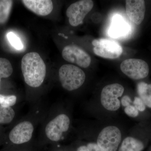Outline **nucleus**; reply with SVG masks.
Here are the masks:
<instances>
[{
	"label": "nucleus",
	"mask_w": 151,
	"mask_h": 151,
	"mask_svg": "<svg viewBox=\"0 0 151 151\" xmlns=\"http://www.w3.org/2000/svg\"><path fill=\"white\" fill-rule=\"evenodd\" d=\"M21 68L25 82L28 85L37 88L43 83L46 76V65L37 52L25 55L22 59Z\"/></svg>",
	"instance_id": "obj_1"
},
{
	"label": "nucleus",
	"mask_w": 151,
	"mask_h": 151,
	"mask_svg": "<svg viewBox=\"0 0 151 151\" xmlns=\"http://www.w3.org/2000/svg\"><path fill=\"white\" fill-rule=\"evenodd\" d=\"M58 74L62 87L69 91L80 88L84 84L86 78L85 73L82 69L71 64L61 66Z\"/></svg>",
	"instance_id": "obj_2"
},
{
	"label": "nucleus",
	"mask_w": 151,
	"mask_h": 151,
	"mask_svg": "<svg viewBox=\"0 0 151 151\" xmlns=\"http://www.w3.org/2000/svg\"><path fill=\"white\" fill-rule=\"evenodd\" d=\"M124 91V86L118 83L105 86L101 92V104L108 111H117L121 106V101L119 98L122 96Z\"/></svg>",
	"instance_id": "obj_3"
},
{
	"label": "nucleus",
	"mask_w": 151,
	"mask_h": 151,
	"mask_svg": "<svg viewBox=\"0 0 151 151\" xmlns=\"http://www.w3.org/2000/svg\"><path fill=\"white\" fill-rule=\"evenodd\" d=\"M92 44L94 54L103 58L116 59L123 52L122 46L115 41L104 38L94 39Z\"/></svg>",
	"instance_id": "obj_4"
},
{
	"label": "nucleus",
	"mask_w": 151,
	"mask_h": 151,
	"mask_svg": "<svg viewBox=\"0 0 151 151\" xmlns=\"http://www.w3.org/2000/svg\"><path fill=\"white\" fill-rule=\"evenodd\" d=\"M121 140L122 133L119 128L108 126L100 132L97 144L104 151H117Z\"/></svg>",
	"instance_id": "obj_5"
},
{
	"label": "nucleus",
	"mask_w": 151,
	"mask_h": 151,
	"mask_svg": "<svg viewBox=\"0 0 151 151\" xmlns=\"http://www.w3.org/2000/svg\"><path fill=\"white\" fill-rule=\"evenodd\" d=\"M93 6L94 2L92 0H81L70 5L66 12L70 25L76 27L81 24Z\"/></svg>",
	"instance_id": "obj_6"
},
{
	"label": "nucleus",
	"mask_w": 151,
	"mask_h": 151,
	"mask_svg": "<svg viewBox=\"0 0 151 151\" xmlns=\"http://www.w3.org/2000/svg\"><path fill=\"white\" fill-rule=\"evenodd\" d=\"M123 73L132 79H142L147 76L149 67L147 63L142 59L129 58L123 61L120 65Z\"/></svg>",
	"instance_id": "obj_7"
},
{
	"label": "nucleus",
	"mask_w": 151,
	"mask_h": 151,
	"mask_svg": "<svg viewBox=\"0 0 151 151\" xmlns=\"http://www.w3.org/2000/svg\"><path fill=\"white\" fill-rule=\"evenodd\" d=\"M70 124V119L67 115L59 114L46 125L45 133L47 137L52 142L60 140L63 133L69 129Z\"/></svg>",
	"instance_id": "obj_8"
},
{
	"label": "nucleus",
	"mask_w": 151,
	"mask_h": 151,
	"mask_svg": "<svg viewBox=\"0 0 151 151\" xmlns=\"http://www.w3.org/2000/svg\"><path fill=\"white\" fill-rule=\"evenodd\" d=\"M63 59L71 63H75L83 68L89 67L91 64V57L84 50L76 45H67L63 50Z\"/></svg>",
	"instance_id": "obj_9"
},
{
	"label": "nucleus",
	"mask_w": 151,
	"mask_h": 151,
	"mask_svg": "<svg viewBox=\"0 0 151 151\" xmlns=\"http://www.w3.org/2000/svg\"><path fill=\"white\" fill-rule=\"evenodd\" d=\"M34 129L31 122L29 121L20 122L14 127L9 133V140L16 145L27 142L32 137Z\"/></svg>",
	"instance_id": "obj_10"
},
{
	"label": "nucleus",
	"mask_w": 151,
	"mask_h": 151,
	"mask_svg": "<svg viewBox=\"0 0 151 151\" xmlns=\"http://www.w3.org/2000/svg\"><path fill=\"white\" fill-rule=\"evenodd\" d=\"M126 12L130 21L136 25L142 23L145 18L146 6L143 0L126 1Z\"/></svg>",
	"instance_id": "obj_11"
},
{
	"label": "nucleus",
	"mask_w": 151,
	"mask_h": 151,
	"mask_svg": "<svg viewBox=\"0 0 151 151\" xmlns=\"http://www.w3.org/2000/svg\"><path fill=\"white\" fill-rule=\"evenodd\" d=\"M25 6L40 16H45L51 13L53 9L52 1L50 0H23Z\"/></svg>",
	"instance_id": "obj_12"
},
{
	"label": "nucleus",
	"mask_w": 151,
	"mask_h": 151,
	"mask_svg": "<svg viewBox=\"0 0 151 151\" xmlns=\"http://www.w3.org/2000/svg\"><path fill=\"white\" fill-rule=\"evenodd\" d=\"M129 30V25L123 18L119 15H116L112 19L108 34L111 37L118 38L127 35Z\"/></svg>",
	"instance_id": "obj_13"
},
{
	"label": "nucleus",
	"mask_w": 151,
	"mask_h": 151,
	"mask_svg": "<svg viewBox=\"0 0 151 151\" xmlns=\"http://www.w3.org/2000/svg\"><path fill=\"white\" fill-rule=\"evenodd\" d=\"M144 149L142 142L132 137L125 138L119 151H142Z\"/></svg>",
	"instance_id": "obj_14"
},
{
	"label": "nucleus",
	"mask_w": 151,
	"mask_h": 151,
	"mask_svg": "<svg viewBox=\"0 0 151 151\" xmlns=\"http://www.w3.org/2000/svg\"><path fill=\"white\" fill-rule=\"evenodd\" d=\"M137 92L146 106L151 108V84L141 82L137 85Z\"/></svg>",
	"instance_id": "obj_15"
},
{
	"label": "nucleus",
	"mask_w": 151,
	"mask_h": 151,
	"mask_svg": "<svg viewBox=\"0 0 151 151\" xmlns=\"http://www.w3.org/2000/svg\"><path fill=\"white\" fill-rule=\"evenodd\" d=\"M13 1L10 0L0 1V24H3L7 21L9 17Z\"/></svg>",
	"instance_id": "obj_16"
},
{
	"label": "nucleus",
	"mask_w": 151,
	"mask_h": 151,
	"mask_svg": "<svg viewBox=\"0 0 151 151\" xmlns=\"http://www.w3.org/2000/svg\"><path fill=\"white\" fill-rule=\"evenodd\" d=\"M15 116V112L12 107L0 106V124H7L12 123Z\"/></svg>",
	"instance_id": "obj_17"
},
{
	"label": "nucleus",
	"mask_w": 151,
	"mask_h": 151,
	"mask_svg": "<svg viewBox=\"0 0 151 151\" xmlns=\"http://www.w3.org/2000/svg\"><path fill=\"white\" fill-rule=\"evenodd\" d=\"M13 71L12 66L8 60L0 58V78H8Z\"/></svg>",
	"instance_id": "obj_18"
},
{
	"label": "nucleus",
	"mask_w": 151,
	"mask_h": 151,
	"mask_svg": "<svg viewBox=\"0 0 151 151\" xmlns=\"http://www.w3.org/2000/svg\"><path fill=\"white\" fill-rule=\"evenodd\" d=\"M9 42L13 47L17 50H20L24 48V45L21 40L14 33L9 32L6 35Z\"/></svg>",
	"instance_id": "obj_19"
},
{
	"label": "nucleus",
	"mask_w": 151,
	"mask_h": 151,
	"mask_svg": "<svg viewBox=\"0 0 151 151\" xmlns=\"http://www.w3.org/2000/svg\"><path fill=\"white\" fill-rule=\"evenodd\" d=\"M16 96L14 95H5L0 94V106L8 108L12 107L17 103Z\"/></svg>",
	"instance_id": "obj_20"
},
{
	"label": "nucleus",
	"mask_w": 151,
	"mask_h": 151,
	"mask_svg": "<svg viewBox=\"0 0 151 151\" xmlns=\"http://www.w3.org/2000/svg\"><path fill=\"white\" fill-rule=\"evenodd\" d=\"M125 113L128 116L132 118H135L139 115V111L134 106L132 105H129L127 106L124 109Z\"/></svg>",
	"instance_id": "obj_21"
},
{
	"label": "nucleus",
	"mask_w": 151,
	"mask_h": 151,
	"mask_svg": "<svg viewBox=\"0 0 151 151\" xmlns=\"http://www.w3.org/2000/svg\"><path fill=\"white\" fill-rule=\"evenodd\" d=\"M134 106L138 111L143 112L146 109V105L143 100L139 97H135L134 101Z\"/></svg>",
	"instance_id": "obj_22"
},
{
	"label": "nucleus",
	"mask_w": 151,
	"mask_h": 151,
	"mask_svg": "<svg viewBox=\"0 0 151 151\" xmlns=\"http://www.w3.org/2000/svg\"><path fill=\"white\" fill-rule=\"evenodd\" d=\"M87 147L90 151H104L96 143H89L87 145Z\"/></svg>",
	"instance_id": "obj_23"
},
{
	"label": "nucleus",
	"mask_w": 151,
	"mask_h": 151,
	"mask_svg": "<svg viewBox=\"0 0 151 151\" xmlns=\"http://www.w3.org/2000/svg\"><path fill=\"white\" fill-rule=\"evenodd\" d=\"M121 103L123 106L126 107L129 105H131V103H132V101L129 96L125 95L122 97Z\"/></svg>",
	"instance_id": "obj_24"
},
{
	"label": "nucleus",
	"mask_w": 151,
	"mask_h": 151,
	"mask_svg": "<svg viewBox=\"0 0 151 151\" xmlns=\"http://www.w3.org/2000/svg\"><path fill=\"white\" fill-rule=\"evenodd\" d=\"M77 151H90L87 146H81L78 148Z\"/></svg>",
	"instance_id": "obj_25"
},
{
	"label": "nucleus",
	"mask_w": 151,
	"mask_h": 151,
	"mask_svg": "<svg viewBox=\"0 0 151 151\" xmlns=\"http://www.w3.org/2000/svg\"><path fill=\"white\" fill-rule=\"evenodd\" d=\"M1 78H0V83H1Z\"/></svg>",
	"instance_id": "obj_26"
}]
</instances>
